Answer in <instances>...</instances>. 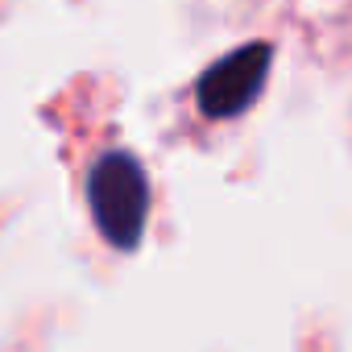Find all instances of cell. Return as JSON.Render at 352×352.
Returning a JSON list of instances; mask_svg holds the SVG:
<instances>
[{"instance_id":"7a4b0ae2","label":"cell","mask_w":352,"mask_h":352,"mask_svg":"<svg viewBox=\"0 0 352 352\" xmlns=\"http://www.w3.org/2000/svg\"><path fill=\"white\" fill-rule=\"evenodd\" d=\"M261 71H265L261 50H241V54L224 58L220 67H212L199 79V108L208 116H232V112H241L253 100V91L261 83Z\"/></svg>"},{"instance_id":"6da1fadb","label":"cell","mask_w":352,"mask_h":352,"mask_svg":"<svg viewBox=\"0 0 352 352\" xmlns=\"http://www.w3.org/2000/svg\"><path fill=\"white\" fill-rule=\"evenodd\" d=\"M87 199H91V220L108 245L133 249L141 241L145 212H149V183H145V170L137 166V157L104 153L91 170Z\"/></svg>"}]
</instances>
